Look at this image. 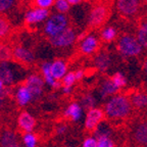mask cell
<instances>
[{
  "instance_id": "2",
  "label": "cell",
  "mask_w": 147,
  "mask_h": 147,
  "mask_svg": "<svg viewBox=\"0 0 147 147\" xmlns=\"http://www.w3.org/2000/svg\"><path fill=\"white\" fill-rule=\"evenodd\" d=\"M69 27V20L67 14L61 13H52L48 16V18L44 22L43 33L49 39L57 36L64 30Z\"/></svg>"
},
{
  "instance_id": "25",
  "label": "cell",
  "mask_w": 147,
  "mask_h": 147,
  "mask_svg": "<svg viewBox=\"0 0 147 147\" xmlns=\"http://www.w3.org/2000/svg\"><path fill=\"white\" fill-rule=\"evenodd\" d=\"M117 31L115 28L113 27H105L103 30L101 31V39L104 42H111L117 38Z\"/></svg>"
},
{
  "instance_id": "40",
  "label": "cell",
  "mask_w": 147,
  "mask_h": 147,
  "mask_svg": "<svg viewBox=\"0 0 147 147\" xmlns=\"http://www.w3.org/2000/svg\"><path fill=\"white\" fill-rule=\"evenodd\" d=\"M67 1L69 2V4L71 6V5H78V4H80L83 0H67Z\"/></svg>"
},
{
  "instance_id": "14",
  "label": "cell",
  "mask_w": 147,
  "mask_h": 147,
  "mask_svg": "<svg viewBox=\"0 0 147 147\" xmlns=\"http://www.w3.org/2000/svg\"><path fill=\"white\" fill-rule=\"evenodd\" d=\"M50 64H51V62L44 61L43 63L40 65V71H41V74H42L41 77L46 85H48L49 87H51V88H54V89H57V88L61 87V83L56 81L52 77L51 71H50Z\"/></svg>"
},
{
  "instance_id": "3",
  "label": "cell",
  "mask_w": 147,
  "mask_h": 147,
  "mask_svg": "<svg viewBox=\"0 0 147 147\" xmlns=\"http://www.w3.org/2000/svg\"><path fill=\"white\" fill-rule=\"evenodd\" d=\"M25 69L20 64L8 61H0V81L3 83L4 86H10L25 76Z\"/></svg>"
},
{
  "instance_id": "32",
  "label": "cell",
  "mask_w": 147,
  "mask_h": 147,
  "mask_svg": "<svg viewBox=\"0 0 147 147\" xmlns=\"http://www.w3.org/2000/svg\"><path fill=\"white\" fill-rule=\"evenodd\" d=\"M16 2V0H0V16L11 10Z\"/></svg>"
},
{
  "instance_id": "6",
  "label": "cell",
  "mask_w": 147,
  "mask_h": 147,
  "mask_svg": "<svg viewBox=\"0 0 147 147\" xmlns=\"http://www.w3.org/2000/svg\"><path fill=\"white\" fill-rule=\"evenodd\" d=\"M24 85L31 92L33 99H37L39 98L42 95V93H43L45 83H44L43 79H42V77L40 75H38V74H31V75L26 77Z\"/></svg>"
},
{
  "instance_id": "4",
  "label": "cell",
  "mask_w": 147,
  "mask_h": 147,
  "mask_svg": "<svg viewBox=\"0 0 147 147\" xmlns=\"http://www.w3.org/2000/svg\"><path fill=\"white\" fill-rule=\"evenodd\" d=\"M143 47L133 35L126 34L119 37L117 41V51L125 57H136L142 53Z\"/></svg>"
},
{
  "instance_id": "24",
  "label": "cell",
  "mask_w": 147,
  "mask_h": 147,
  "mask_svg": "<svg viewBox=\"0 0 147 147\" xmlns=\"http://www.w3.org/2000/svg\"><path fill=\"white\" fill-rule=\"evenodd\" d=\"M80 104L83 109L89 110L91 108L95 107V105H96V99H95L94 95L92 94V93H86V94L83 95Z\"/></svg>"
},
{
  "instance_id": "16",
  "label": "cell",
  "mask_w": 147,
  "mask_h": 147,
  "mask_svg": "<svg viewBox=\"0 0 147 147\" xmlns=\"http://www.w3.org/2000/svg\"><path fill=\"white\" fill-rule=\"evenodd\" d=\"M14 98L20 106H26L33 100V96L31 92L24 84L18 86L14 92Z\"/></svg>"
},
{
  "instance_id": "20",
  "label": "cell",
  "mask_w": 147,
  "mask_h": 147,
  "mask_svg": "<svg viewBox=\"0 0 147 147\" xmlns=\"http://www.w3.org/2000/svg\"><path fill=\"white\" fill-rule=\"evenodd\" d=\"M64 117L73 122L80 121L83 115V108L79 102H71L64 110Z\"/></svg>"
},
{
  "instance_id": "5",
  "label": "cell",
  "mask_w": 147,
  "mask_h": 147,
  "mask_svg": "<svg viewBox=\"0 0 147 147\" xmlns=\"http://www.w3.org/2000/svg\"><path fill=\"white\" fill-rule=\"evenodd\" d=\"M77 38L78 36H77L76 31L73 28L69 27L67 30H64L57 36L50 38L49 42L53 47H56V48H69L75 44Z\"/></svg>"
},
{
  "instance_id": "29",
  "label": "cell",
  "mask_w": 147,
  "mask_h": 147,
  "mask_svg": "<svg viewBox=\"0 0 147 147\" xmlns=\"http://www.w3.org/2000/svg\"><path fill=\"white\" fill-rule=\"evenodd\" d=\"M10 31V23L4 16H0V39H2L8 35Z\"/></svg>"
},
{
  "instance_id": "31",
  "label": "cell",
  "mask_w": 147,
  "mask_h": 147,
  "mask_svg": "<svg viewBox=\"0 0 147 147\" xmlns=\"http://www.w3.org/2000/svg\"><path fill=\"white\" fill-rule=\"evenodd\" d=\"M77 82L76 76H75V71H67L65 74V76L61 79V86L62 87H71L75 85V83Z\"/></svg>"
},
{
  "instance_id": "11",
  "label": "cell",
  "mask_w": 147,
  "mask_h": 147,
  "mask_svg": "<svg viewBox=\"0 0 147 147\" xmlns=\"http://www.w3.org/2000/svg\"><path fill=\"white\" fill-rule=\"evenodd\" d=\"M12 58L18 63L31 64L35 61V54L28 47L18 45L12 49Z\"/></svg>"
},
{
  "instance_id": "22",
  "label": "cell",
  "mask_w": 147,
  "mask_h": 147,
  "mask_svg": "<svg viewBox=\"0 0 147 147\" xmlns=\"http://www.w3.org/2000/svg\"><path fill=\"white\" fill-rule=\"evenodd\" d=\"M135 37L143 48H147V21L142 22L139 25Z\"/></svg>"
},
{
  "instance_id": "27",
  "label": "cell",
  "mask_w": 147,
  "mask_h": 147,
  "mask_svg": "<svg viewBox=\"0 0 147 147\" xmlns=\"http://www.w3.org/2000/svg\"><path fill=\"white\" fill-rule=\"evenodd\" d=\"M53 6H54L55 10H56L57 13H61V14H65L71 9V5L69 4V2H67V0H54Z\"/></svg>"
},
{
  "instance_id": "41",
  "label": "cell",
  "mask_w": 147,
  "mask_h": 147,
  "mask_svg": "<svg viewBox=\"0 0 147 147\" xmlns=\"http://www.w3.org/2000/svg\"><path fill=\"white\" fill-rule=\"evenodd\" d=\"M4 87L5 86L3 85V83L0 81V101H1V97H2V92L4 90Z\"/></svg>"
},
{
  "instance_id": "10",
  "label": "cell",
  "mask_w": 147,
  "mask_h": 147,
  "mask_svg": "<svg viewBox=\"0 0 147 147\" xmlns=\"http://www.w3.org/2000/svg\"><path fill=\"white\" fill-rule=\"evenodd\" d=\"M104 117V111L101 108L94 107L87 110L85 117V128L88 131H94Z\"/></svg>"
},
{
  "instance_id": "34",
  "label": "cell",
  "mask_w": 147,
  "mask_h": 147,
  "mask_svg": "<svg viewBox=\"0 0 147 147\" xmlns=\"http://www.w3.org/2000/svg\"><path fill=\"white\" fill-rule=\"evenodd\" d=\"M34 4L38 8L49 9L54 4V0H34Z\"/></svg>"
},
{
  "instance_id": "23",
  "label": "cell",
  "mask_w": 147,
  "mask_h": 147,
  "mask_svg": "<svg viewBox=\"0 0 147 147\" xmlns=\"http://www.w3.org/2000/svg\"><path fill=\"white\" fill-rule=\"evenodd\" d=\"M131 104L135 106L136 108H144L147 107V94L138 92L132 95V98L130 100Z\"/></svg>"
},
{
  "instance_id": "37",
  "label": "cell",
  "mask_w": 147,
  "mask_h": 147,
  "mask_svg": "<svg viewBox=\"0 0 147 147\" xmlns=\"http://www.w3.org/2000/svg\"><path fill=\"white\" fill-rule=\"evenodd\" d=\"M75 76H76L77 81H81L85 77V71H84V69H78L75 71Z\"/></svg>"
},
{
  "instance_id": "38",
  "label": "cell",
  "mask_w": 147,
  "mask_h": 147,
  "mask_svg": "<svg viewBox=\"0 0 147 147\" xmlns=\"http://www.w3.org/2000/svg\"><path fill=\"white\" fill-rule=\"evenodd\" d=\"M61 90L64 95H69L71 92H73V88H71V87H62Z\"/></svg>"
},
{
  "instance_id": "43",
  "label": "cell",
  "mask_w": 147,
  "mask_h": 147,
  "mask_svg": "<svg viewBox=\"0 0 147 147\" xmlns=\"http://www.w3.org/2000/svg\"><path fill=\"white\" fill-rule=\"evenodd\" d=\"M145 147H147V143H146V146H145Z\"/></svg>"
},
{
  "instance_id": "13",
  "label": "cell",
  "mask_w": 147,
  "mask_h": 147,
  "mask_svg": "<svg viewBox=\"0 0 147 147\" xmlns=\"http://www.w3.org/2000/svg\"><path fill=\"white\" fill-rule=\"evenodd\" d=\"M18 126L24 133H30L36 127V119L28 111H22L18 117Z\"/></svg>"
},
{
  "instance_id": "36",
  "label": "cell",
  "mask_w": 147,
  "mask_h": 147,
  "mask_svg": "<svg viewBox=\"0 0 147 147\" xmlns=\"http://www.w3.org/2000/svg\"><path fill=\"white\" fill-rule=\"evenodd\" d=\"M67 126L63 124L57 126L56 129H55V133L57 134V135H63L64 133H67Z\"/></svg>"
},
{
  "instance_id": "9",
  "label": "cell",
  "mask_w": 147,
  "mask_h": 147,
  "mask_svg": "<svg viewBox=\"0 0 147 147\" xmlns=\"http://www.w3.org/2000/svg\"><path fill=\"white\" fill-rule=\"evenodd\" d=\"M49 16H50L49 9H43L36 7V8L29 9L28 11H26L24 20H25L26 25L33 26L45 22Z\"/></svg>"
},
{
  "instance_id": "33",
  "label": "cell",
  "mask_w": 147,
  "mask_h": 147,
  "mask_svg": "<svg viewBox=\"0 0 147 147\" xmlns=\"http://www.w3.org/2000/svg\"><path fill=\"white\" fill-rule=\"evenodd\" d=\"M97 146L96 147H115L113 139L110 136H101V137L96 138Z\"/></svg>"
},
{
  "instance_id": "21",
  "label": "cell",
  "mask_w": 147,
  "mask_h": 147,
  "mask_svg": "<svg viewBox=\"0 0 147 147\" xmlns=\"http://www.w3.org/2000/svg\"><path fill=\"white\" fill-rule=\"evenodd\" d=\"M134 138L139 144H146L147 143V122L139 124L135 129Z\"/></svg>"
},
{
  "instance_id": "12",
  "label": "cell",
  "mask_w": 147,
  "mask_h": 147,
  "mask_svg": "<svg viewBox=\"0 0 147 147\" xmlns=\"http://www.w3.org/2000/svg\"><path fill=\"white\" fill-rule=\"evenodd\" d=\"M99 46V39L95 35H87L81 40L79 49L85 55H91L98 49Z\"/></svg>"
},
{
  "instance_id": "30",
  "label": "cell",
  "mask_w": 147,
  "mask_h": 147,
  "mask_svg": "<svg viewBox=\"0 0 147 147\" xmlns=\"http://www.w3.org/2000/svg\"><path fill=\"white\" fill-rule=\"evenodd\" d=\"M110 80L113 81V84L117 86L119 89L125 87L127 85V78L123 75L121 71H117V73L113 74V77L110 78Z\"/></svg>"
},
{
  "instance_id": "26",
  "label": "cell",
  "mask_w": 147,
  "mask_h": 147,
  "mask_svg": "<svg viewBox=\"0 0 147 147\" xmlns=\"http://www.w3.org/2000/svg\"><path fill=\"white\" fill-rule=\"evenodd\" d=\"M23 144L25 147H37L38 144V138L33 132L30 133H24L23 135Z\"/></svg>"
},
{
  "instance_id": "42",
  "label": "cell",
  "mask_w": 147,
  "mask_h": 147,
  "mask_svg": "<svg viewBox=\"0 0 147 147\" xmlns=\"http://www.w3.org/2000/svg\"><path fill=\"white\" fill-rule=\"evenodd\" d=\"M144 2H145V3H146V4H147V0H144Z\"/></svg>"
},
{
  "instance_id": "17",
  "label": "cell",
  "mask_w": 147,
  "mask_h": 147,
  "mask_svg": "<svg viewBox=\"0 0 147 147\" xmlns=\"http://www.w3.org/2000/svg\"><path fill=\"white\" fill-rule=\"evenodd\" d=\"M50 71L52 77L56 81H61V79L67 73V64L62 59H55L50 64Z\"/></svg>"
},
{
  "instance_id": "39",
  "label": "cell",
  "mask_w": 147,
  "mask_h": 147,
  "mask_svg": "<svg viewBox=\"0 0 147 147\" xmlns=\"http://www.w3.org/2000/svg\"><path fill=\"white\" fill-rule=\"evenodd\" d=\"M142 69H143V73H144L145 77H146V78H147V57L145 58L144 61H143Z\"/></svg>"
},
{
  "instance_id": "1",
  "label": "cell",
  "mask_w": 147,
  "mask_h": 147,
  "mask_svg": "<svg viewBox=\"0 0 147 147\" xmlns=\"http://www.w3.org/2000/svg\"><path fill=\"white\" fill-rule=\"evenodd\" d=\"M132 104L125 95L117 94L110 97L104 106V115L110 119H125L131 113Z\"/></svg>"
},
{
  "instance_id": "28",
  "label": "cell",
  "mask_w": 147,
  "mask_h": 147,
  "mask_svg": "<svg viewBox=\"0 0 147 147\" xmlns=\"http://www.w3.org/2000/svg\"><path fill=\"white\" fill-rule=\"evenodd\" d=\"M12 58V49L6 44L0 43V61H8Z\"/></svg>"
},
{
  "instance_id": "8",
  "label": "cell",
  "mask_w": 147,
  "mask_h": 147,
  "mask_svg": "<svg viewBox=\"0 0 147 147\" xmlns=\"http://www.w3.org/2000/svg\"><path fill=\"white\" fill-rule=\"evenodd\" d=\"M108 16V11L104 5H97L93 7L88 16L87 24L91 28H98L103 25Z\"/></svg>"
},
{
  "instance_id": "18",
  "label": "cell",
  "mask_w": 147,
  "mask_h": 147,
  "mask_svg": "<svg viewBox=\"0 0 147 147\" xmlns=\"http://www.w3.org/2000/svg\"><path fill=\"white\" fill-rule=\"evenodd\" d=\"M111 64V56L106 51H101L95 56L94 58V65L99 71H106L109 69Z\"/></svg>"
},
{
  "instance_id": "19",
  "label": "cell",
  "mask_w": 147,
  "mask_h": 147,
  "mask_svg": "<svg viewBox=\"0 0 147 147\" xmlns=\"http://www.w3.org/2000/svg\"><path fill=\"white\" fill-rule=\"evenodd\" d=\"M119 89L113 84V82L110 79H104L102 81L99 88V94H100L101 98H107V97H113L117 94V92Z\"/></svg>"
},
{
  "instance_id": "15",
  "label": "cell",
  "mask_w": 147,
  "mask_h": 147,
  "mask_svg": "<svg viewBox=\"0 0 147 147\" xmlns=\"http://www.w3.org/2000/svg\"><path fill=\"white\" fill-rule=\"evenodd\" d=\"M0 147H21L16 133L12 130H5L0 135Z\"/></svg>"
},
{
  "instance_id": "7",
  "label": "cell",
  "mask_w": 147,
  "mask_h": 147,
  "mask_svg": "<svg viewBox=\"0 0 147 147\" xmlns=\"http://www.w3.org/2000/svg\"><path fill=\"white\" fill-rule=\"evenodd\" d=\"M140 0H117V9L121 16L133 18L140 9Z\"/></svg>"
},
{
  "instance_id": "35",
  "label": "cell",
  "mask_w": 147,
  "mask_h": 147,
  "mask_svg": "<svg viewBox=\"0 0 147 147\" xmlns=\"http://www.w3.org/2000/svg\"><path fill=\"white\" fill-rule=\"evenodd\" d=\"M83 147H96L97 146V141L96 138L94 136H90V137H87L85 140L83 141Z\"/></svg>"
}]
</instances>
